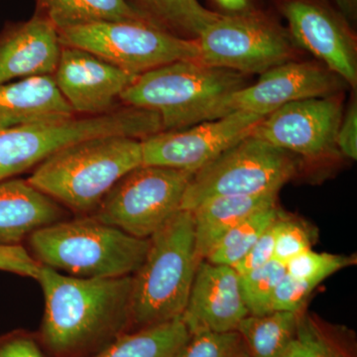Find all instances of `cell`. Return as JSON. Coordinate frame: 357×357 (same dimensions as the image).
<instances>
[{"label": "cell", "mask_w": 357, "mask_h": 357, "mask_svg": "<svg viewBox=\"0 0 357 357\" xmlns=\"http://www.w3.org/2000/svg\"><path fill=\"white\" fill-rule=\"evenodd\" d=\"M278 192L206 199L192 211L197 255L203 261L220 239L255 211L276 206Z\"/></svg>", "instance_id": "ffe728a7"}, {"label": "cell", "mask_w": 357, "mask_h": 357, "mask_svg": "<svg viewBox=\"0 0 357 357\" xmlns=\"http://www.w3.org/2000/svg\"><path fill=\"white\" fill-rule=\"evenodd\" d=\"M345 84L325 66L289 61L260 75L225 100L222 116L245 112L265 117L288 103L307 98L337 95Z\"/></svg>", "instance_id": "5bb4252c"}, {"label": "cell", "mask_w": 357, "mask_h": 357, "mask_svg": "<svg viewBox=\"0 0 357 357\" xmlns=\"http://www.w3.org/2000/svg\"><path fill=\"white\" fill-rule=\"evenodd\" d=\"M197 41L199 62L246 76L295 60L298 49L288 30L257 9L220 14Z\"/></svg>", "instance_id": "ba28073f"}, {"label": "cell", "mask_w": 357, "mask_h": 357, "mask_svg": "<svg viewBox=\"0 0 357 357\" xmlns=\"http://www.w3.org/2000/svg\"><path fill=\"white\" fill-rule=\"evenodd\" d=\"M344 107L340 95L288 103L263 117L251 135L310 160L340 154L337 133Z\"/></svg>", "instance_id": "4fadbf2b"}, {"label": "cell", "mask_w": 357, "mask_h": 357, "mask_svg": "<svg viewBox=\"0 0 357 357\" xmlns=\"http://www.w3.org/2000/svg\"><path fill=\"white\" fill-rule=\"evenodd\" d=\"M62 44L55 26L40 14L0 33V84L53 76Z\"/></svg>", "instance_id": "e0dca14e"}, {"label": "cell", "mask_w": 357, "mask_h": 357, "mask_svg": "<svg viewBox=\"0 0 357 357\" xmlns=\"http://www.w3.org/2000/svg\"><path fill=\"white\" fill-rule=\"evenodd\" d=\"M335 9L342 14L347 21H354L356 18L357 0H332Z\"/></svg>", "instance_id": "8d00e7d4"}, {"label": "cell", "mask_w": 357, "mask_h": 357, "mask_svg": "<svg viewBox=\"0 0 357 357\" xmlns=\"http://www.w3.org/2000/svg\"><path fill=\"white\" fill-rule=\"evenodd\" d=\"M192 176L187 171L142 164L107 192L95 218L130 236L149 238L180 211Z\"/></svg>", "instance_id": "30bf717a"}, {"label": "cell", "mask_w": 357, "mask_h": 357, "mask_svg": "<svg viewBox=\"0 0 357 357\" xmlns=\"http://www.w3.org/2000/svg\"><path fill=\"white\" fill-rule=\"evenodd\" d=\"M45 310L37 337L48 357H89L130 328L133 275L79 278L41 265Z\"/></svg>", "instance_id": "6da1fadb"}, {"label": "cell", "mask_w": 357, "mask_h": 357, "mask_svg": "<svg viewBox=\"0 0 357 357\" xmlns=\"http://www.w3.org/2000/svg\"><path fill=\"white\" fill-rule=\"evenodd\" d=\"M318 286L314 282L300 280L285 273L275 288L271 301V311L300 314L305 311L310 295Z\"/></svg>", "instance_id": "4dcf8cb0"}, {"label": "cell", "mask_w": 357, "mask_h": 357, "mask_svg": "<svg viewBox=\"0 0 357 357\" xmlns=\"http://www.w3.org/2000/svg\"><path fill=\"white\" fill-rule=\"evenodd\" d=\"M74 114L53 76L0 84V130Z\"/></svg>", "instance_id": "d6986e66"}, {"label": "cell", "mask_w": 357, "mask_h": 357, "mask_svg": "<svg viewBox=\"0 0 357 357\" xmlns=\"http://www.w3.org/2000/svg\"><path fill=\"white\" fill-rule=\"evenodd\" d=\"M41 264L21 245L0 244V270L36 280Z\"/></svg>", "instance_id": "d6a6232c"}, {"label": "cell", "mask_w": 357, "mask_h": 357, "mask_svg": "<svg viewBox=\"0 0 357 357\" xmlns=\"http://www.w3.org/2000/svg\"><path fill=\"white\" fill-rule=\"evenodd\" d=\"M295 155L249 135L195 173L180 210L194 211L206 199L278 192L297 173Z\"/></svg>", "instance_id": "52a82bcc"}, {"label": "cell", "mask_w": 357, "mask_h": 357, "mask_svg": "<svg viewBox=\"0 0 357 357\" xmlns=\"http://www.w3.org/2000/svg\"><path fill=\"white\" fill-rule=\"evenodd\" d=\"M188 337L189 332L178 318L123 333L89 357H174Z\"/></svg>", "instance_id": "603a6c76"}, {"label": "cell", "mask_w": 357, "mask_h": 357, "mask_svg": "<svg viewBox=\"0 0 357 357\" xmlns=\"http://www.w3.org/2000/svg\"><path fill=\"white\" fill-rule=\"evenodd\" d=\"M149 241L146 257L133 274L129 330L181 318L201 262L192 211H178Z\"/></svg>", "instance_id": "3957f363"}, {"label": "cell", "mask_w": 357, "mask_h": 357, "mask_svg": "<svg viewBox=\"0 0 357 357\" xmlns=\"http://www.w3.org/2000/svg\"><path fill=\"white\" fill-rule=\"evenodd\" d=\"M241 357H250V356H249L248 351H246L245 352H244L243 356H241Z\"/></svg>", "instance_id": "74e56055"}, {"label": "cell", "mask_w": 357, "mask_h": 357, "mask_svg": "<svg viewBox=\"0 0 357 357\" xmlns=\"http://www.w3.org/2000/svg\"><path fill=\"white\" fill-rule=\"evenodd\" d=\"M227 14H241L253 10L252 0H213Z\"/></svg>", "instance_id": "d590c367"}, {"label": "cell", "mask_w": 357, "mask_h": 357, "mask_svg": "<svg viewBox=\"0 0 357 357\" xmlns=\"http://www.w3.org/2000/svg\"><path fill=\"white\" fill-rule=\"evenodd\" d=\"M161 131L156 112L126 105L105 114H74L0 130V175L6 180L86 141L105 137L143 140Z\"/></svg>", "instance_id": "8992f818"}, {"label": "cell", "mask_w": 357, "mask_h": 357, "mask_svg": "<svg viewBox=\"0 0 357 357\" xmlns=\"http://www.w3.org/2000/svg\"><path fill=\"white\" fill-rule=\"evenodd\" d=\"M53 77L75 114L96 115L115 109L137 77L91 52L63 46Z\"/></svg>", "instance_id": "9a60e30c"}, {"label": "cell", "mask_w": 357, "mask_h": 357, "mask_svg": "<svg viewBox=\"0 0 357 357\" xmlns=\"http://www.w3.org/2000/svg\"><path fill=\"white\" fill-rule=\"evenodd\" d=\"M0 181H2L1 175H0Z\"/></svg>", "instance_id": "f35d334b"}, {"label": "cell", "mask_w": 357, "mask_h": 357, "mask_svg": "<svg viewBox=\"0 0 357 357\" xmlns=\"http://www.w3.org/2000/svg\"><path fill=\"white\" fill-rule=\"evenodd\" d=\"M37 13L59 32L96 23L143 21L126 0H37Z\"/></svg>", "instance_id": "7402d4cb"}, {"label": "cell", "mask_w": 357, "mask_h": 357, "mask_svg": "<svg viewBox=\"0 0 357 357\" xmlns=\"http://www.w3.org/2000/svg\"><path fill=\"white\" fill-rule=\"evenodd\" d=\"M248 314L236 270L206 260L199 262L181 317L189 335L234 332Z\"/></svg>", "instance_id": "2e32d148"}, {"label": "cell", "mask_w": 357, "mask_h": 357, "mask_svg": "<svg viewBox=\"0 0 357 357\" xmlns=\"http://www.w3.org/2000/svg\"><path fill=\"white\" fill-rule=\"evenodd\" d=\"M246 77L196 60L178 61L136 77L121 102L156 112L162 131L178 130L222 117L223 103L248 86Z\"/></svg>", "instance_id": "7a4b0ae2"}, {"label": "cell", "mask_w": 357, "mask_h": 357, "mask_svg": "<svg viewBox=\"0 0 357 357\" xmlns=\"http://www.w3.org/2000/svg\"><path fill=\"white\" fill-rule=\"evenodd\" d=\"M275 222L263 232L262 236L248 251V255L234 267L237 273H248L274 259Z\"/></svg>", "instance_id": "836d02e7"}, {"label": "cell", "mask_w": 357, "mask_h": 357, "mask_svg": "<svg viewBox=\"0 0 357 357\" xmlns=\"http://www.w3.org/2000/svg\"><path fill=\"white\" fill-rule=\"evenodd\" d=\"M356 259L349 256L319 253L307 249L292 258L285 265L286 273L300 279L319 284L335 272L351 266Z\"/></svg>", "instance_id": "f1b7e54d"}, {"label": "cell", "mask_w": 357, "mask_h": 357, "mask_svg": "<svg viewBox=\"0 0 357 357\" xmlns=\"http://www.w3.org/2000/svg\"><path fill=\"white\" fill-rule=\"evenodd\" d=\"M263 117L234 112L178 130L161 131L141 140L143 165L161 166L197 173L252 133Z\"/></svg>", "instance_id": "8fae6325"}, {"label": "cell", "mask_w": 357, "mask_h": 357, "mask_svg": "<svg viewBox=\"0 0 357 357\" xmlns=\"http://www.w3.org/2000/svg\"><path fill=\"white\" fill-rule=\"evenodd\" d=\"M299 314L272 312L248 314L237 326L250 357H281L294 337Z\"/></svg>", "instance_id": "cb8c5ba5"}, {"label": "cell", "mask_w": 357, "mask_h": 357, "mask_svg": "<svg viewBox=\"0 0 357 357\" xmlns=\"http://www.w3.org/2000/svg\"><path fill=\"white\" fill-rule=\"evenodd\" d=\"M148 24L184 39L196 40L220 14L198 0H126Z\"/></svg>", "instance_id": "44dd1931"}, {"label": "cell", "mask_w": 357, "mask_h": 357, "mask_svg": "<svg viewBox=\"0 0 357 357\" xmlns=\"http://www.w3.org/2000/svg\"><path fill=\"white\" fill-rule=\"evenodd\" d=\"M281 213L277 204L255 211L220 239L206 258V261L213 264L236 266L248 255L263 232L276 222Z\"/></svg>", "instance_id": "d4e9b609"}, {"label": "cell", "mask_w": 357, "mask_h": 357, "mask_svg": "<svg viewBox=\"0 0 357 357\" xmlns=\"http://www.w3.org/2000/svg\"><path fill=\"white\" fill-rule=\"evenodd\" d=\"M246 351L236 331L199 332L189 335L174 357H241Z\"/></svg>", "instance_id": "83f0119b"}, {"label": "cell", "mask_w": 357, "mask_h": 357, "mask_svg": "<svg viewBox=\"0 0 357 357\" xmlns=\"http://www.w3.org/2000/svg\"><path fill=\"white\" fill-rule=\"evenodd\" d=\"M59 35L62 46L91 52L136 77L178 61H199L197 39L181 38L143 21L96 23Z\"/></svg>", "instance_id": "9c48e42d"}, {"label": "cell", "mask_w": 357, "mask_h": 357, "mask_svg": "<svg viewBox=\"0 0 357 357\" xmlns=\"http://www.w3.org/2000/svg\"><path fill=\"white\" fill-rule=\"evenodd\" d=\"M57 202L28 181H0V244L20 245L26 236L60 222Z\"/></svg>", "instance_id": "ac0fdd59"}, {"label": "cell", "mask_w": 357, "mask_h": 357, "mask_svg": "<svg viewBox=\"0 0 357 357\" xmlns=\"http://www.w3.org/2000/svg\"><path fill=\"white\" fill-rule=\"evenodd\" d=\"M278 8L297 48L311 53L344 84L356 89V37L342 14L326 0H280Z\"/></svg>", "instance_id": "7c38bea8"}, {"label": "cell", "mask_w": 357, "mask_h": 357, "mask_svg": "<svg viewBox=\"0 0 357 357\" xmlns=\"http://www.w3.org/2000/svg\"><path fill=\"white\" fill-rule=\"evenodd\" d=\"M281 357H356L354 349L330 328L301 312L295 335Z\"/></svg>", "instance_id": "484cf974"}, {"label": "cell", "mask_w": 357, "mask_h": 357, "mask_svg": "<svg viewBox=\"0 0 357 357\" xmlns=\"http://www.w3.org/2000/svg\"><path fill=\"white\" fill-rule=\"evenodd\" d=\"M312 236L303 223L279 215L275 222L274 259L287 264L292 258L311 249Z\"/></svg>", "instance_id": "f546056e"}, {"label": "cell", "mask_w": 357, "mask_h": 357, "mask_svg": "<svg viewBox=\"0 0 357 357\" xmlns=\"http://www.w3.org/2000/svg\"><path fill=\"white\" fill-rule=\"evenodd\" d=\"M29 243L44 266L79 278H114L136 273L150 241L93 217L53 223L33 232Z\"/></svg>", "instance_id": "277c9868"}, {"label": "cell", "mask_w": 357, "mask_h": 357, "mask_svg": "<svg viewBox=\"0 0 357 357\" xmlns=\"http://www.w3.org/2000/svg\"><path fill=\"white\" fill-rule=\"evenodd\" d=\"M338 153L347 158L357 159V102L356 98L344 112L337 133Z\"/></svg>", "instance_id": "e575fe53"}, {"label": "cell", "mask_w": 357, "mask_h": 357, "mask_svg": "<svg viewBox=\"0 0 357 357\" xmlns=\"http://www.w3.org/2000/svg\"><path fill=\"white\" fill-rule=\"evenodd\" d=\"M142 164L141 140L98 138L51 155L27 181L73 211H89L121 178Z\"/></svg>", "instance_id": "5b68a950"}, {"label": "cell", "mask_w": 357, "mask_h": 357, "mask_svg": "<svg viewBox=\"0 0 357 357\" xmlns=\"http://www.w3.org/2000/svg\"><path fill=\"white\" fill-rule=\"evenodd\" d=\"M0 357H48L37 335L14 330L0 335Z\"/></svg>", "instance_id": "1f68e13d"}, {"label": "cell", "mask_w": 357, "mask_h": 357, "mask_svg": "<svg viewBox=\"0 0 357 357\" xmlns=\"http://www.w3.org/2000/svg\"><path fill=\"white\" fill-rule=\"evenodd\" d=\"M286 273L283 263L272 259L263 266L239 275L241 292L249 314H270L275 288Z\"/></svg>", "instance_id": "4316f807"}]
</instances>
